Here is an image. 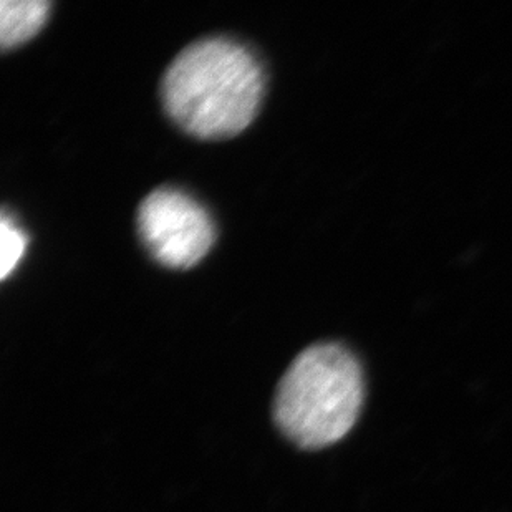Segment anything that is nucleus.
Listing matches in <instances>:
<instances>
[{"mask_svg": "<svg viewBox=\"0 0 512 512\" xmlns=\"http://www.w3.org/2000/svg\"><path fill=\"white\" fill-rule=\"evenodd\" d=\"M266 77L246 45L213 37L174 58L161 83L171 120L201 140H224L251 125L261 108Z\"/></svg>", "mask_w": 512, "mask_h": 512, "instance_id": "nucleus-1", "label": "nucleus"}, {"mask_svg": "<svg viewBox=\"0 0 512 512\" xmlns=\"http://www.w3.org/2000/svg\"><path fill=\"white\" fill-rule=\"evenodd\" d=\"M363 400L365 378L357 357L340 343H315L281 378L272 416L299 448L320 450L350 433Z\"/></svg>", "mask_w": 512, "mask_h": 512, "instance_id": "nucleus-2", "label": "nucleus"}, {"mask_svg": "<svg viewBox=\"0 0 512 512\" xmlns=\"http://www.w3.org/2000/svg\"><path fill=\"white\" fill-rule=\"evenodd\" d=\"M141 241L161 266L189 269L211 251L216 229L203 204L173 188L148 194L138 209Z\"/></svg>", "mask_w": 512, "mask_h": 512, "instance_id": "nucleus-3", "label": "nucleus"}, {"mask_svg": "<svg viewBox=\"0 0 512 512\" xmlns=\"http://www.w3.org/2000/svg\"><path fill=\"white\" fill-rule=\"evenodd\" d=\"M47 0H2L0 4V44L7 49L25 44L39 34L49 19Z\"/></svg>", "mask_w": 512, "mask_h": 512, "instance_id": "nucleus-4", "label": "nucleus"}, {"mask_svg": "<svg viewBox=\"0 0 512 512\" xmlns=\"http://www.w3.org/2000/svg\"><path fill=\"white\" fill-rule=\"evenodd\" d=\"M29 244V237L22 231L19 224L9 214L2 213L0 219V277L7 281V277L19 266L20 259L24 257L25 249Z\"/></svg>", "mask_w": 512, "mask_h": 512, "instance_id": "nucleus-5", "label": "nucleus"}]
</instances>
